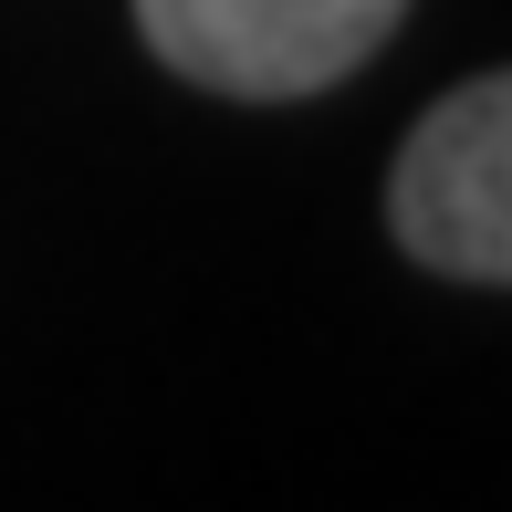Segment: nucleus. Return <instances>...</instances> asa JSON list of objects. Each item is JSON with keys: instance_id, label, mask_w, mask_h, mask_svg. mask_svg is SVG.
Instances as JSON below:
<instances>
[{"instance_id": "obj_1", "label": "nucleus", "mask_w": 512, "mask_h": 512, "mask_svg": "<svg viewBox=\"0 0 512 512\" xmlns=\"http://www.w3.org/2000/svg\"><path fill=\"white\" fill-rule=\"evenodd\" d=\"M398 21H408V0H136L147 53L241 105L345 84Z\"/></svg>"}, {"instance_id": "obj_2", "label": "nucleus", "mask_w": 512, "mask_h": 512, "mask_svg": "<svg viewBox=\"0 0 512 512\" xmlns=\"http://www.w3.org/2000/svg\"><path fill=\"white\" fill-rule=\"evenodd\" d=\"M387 230L450 283H512V74H481L418 115L387 178Z\"/></svg>"}]
</instances>
